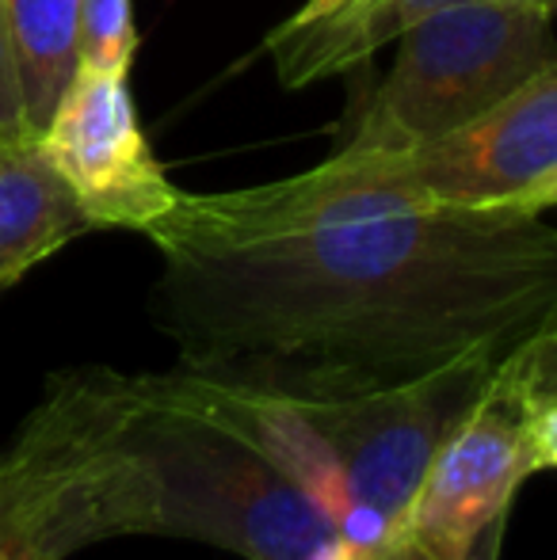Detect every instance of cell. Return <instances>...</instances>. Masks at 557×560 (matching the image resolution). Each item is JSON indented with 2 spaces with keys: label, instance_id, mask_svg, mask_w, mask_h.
I'll return each mask as SVG.
<instances>
[{
  "label": "cell",
  "instance_id": "obj_1",
  "mask_svg": "<svg viewBox=\"0 0 557 560\" xmlns=\"http://www.w3.org/2000/svg\"><path fill=\"white\" fill-rule=\"evenodd\" d=\"M149 317L179 366L290 400L504 362L557 332V225L439 207L248 241H164Z\"/></svg>",
  "mask_w": 557,
  "mask_h": 560
},
{
  "label": "cell",
  "instance_id": "obj_2",
  "mask_svg": "<svg viewBox=\"0 0 557 560\" xmlns=\"http://www.w3.org/2000/svg\"><path fill=\"white\" fill-rule=\"evenodd\" d=\"M156 374L69 366L46 377L0 450V557L69 560L112 538H164Z\"/></svg>",
  "mask_w": 557,
  "mask_h": 560
},
{
  "label": "cell",
  "instance_id": "obj_3",
  "mask_svg": "<svg viewBox=\"0 0 557 560\" xmlns=\"http://www.w3.org/2000/svg\"><path fill=\"white\" fill-rule=\"evenodd\" d=\"M557 164V66L527 77L462 130L402 153H344L290 179L179 195L149 241H248L439 207H504Z\"/></svg>",
  "mask_w": 557,
  "mask_h": 560
},
{
  "label": "cell",
  "instance_id": "obj_4",
  "mask_svg": "<svg viewBox=\"0 0 557 560\" xmlns=\"http://www.w3.org/2000/svg\"><path fill=\"white\" fill-rule=\"evenodd\" d=\"M394 43L390 73L344 118V153H402L439 141L557 66L554 15L531 0L446 8Z\"/></svg>",
  "mask_w": 557,
  "mask_h": 560
},
{
  "label": "cell",
  "instance_id": "obj_5",
  "mask_svg": "<svg viewBox=\"0 0 557 560\" xmlns=\"http://www.w3.org/2000/svg\"><path fill=\"white\" fill-rule=\"evenodd\" d=\"M164 443V538L207 541L245 560H313L336 526L248 443L202 408L184 366L156 374Z\"/></svg>",
  "mask_w": 557,
  "mask_h": 560
},
{
  "label": "cell",
  "instance_id": "obj_6",
  "mask_svg": "<svg viewBox=\"0 0 557 560\" xmlns=\"http://www.w3.org/2000/svg\"><path fill=\"white\" fill-rule=\"evenodd\" d=\"M500 362H459L394 389L298 400L348 472L356 526L348 541L382 549L402 534L423 477Z\"/></svg>",
  "mask_w": 557,
  "mask_h": 560
},
{
  "label": "cell",
  "instance_id": "obj_7",
  "mask_svg": "<svg viewBox=\"0 0 557 560\" xmlns=\"http://www.w3.org/2000/svg\"><path fill=\"white\" fill-rule=\"evenodd\" d=\"M527 477L523 389L504 359L439 446L397 538L439 560H497L500 526Z\"/></svg>",
  "mask_w": 557,
  "mask_h": 560
},
{
  "label": "cell",
  "instance_id": "obj_8",
  "mask_svg": "<svg viewBox=\"0 0 557 560\" xmlns=\"http://www.w3.org/2000/svg\"><path fill=\"white\" fill-rule=\"evenodd\" d=\"M35 141L92 229L149 233L184 195L149 149L127 77L119 73L77 69Z\"/></svg>",
  "mask_w": 557,
  "mask_h": 560
},
{
  "label": "cell",
  "instance_id": "obj_9",
  "mask_svg": "<svg viewBox=\"0 0 557 560\" xmlns=\"http://www.w3.org/2000/svg\"><path fill=\"white\" fill-rule=\"evenodd\" d=\"M192 377L202 408L218 423H225L241 443L253 446L287 485H294L336 526V534L348 538L356 526V495H351L340 457L333 454L317 423L305 416V408L279 393L248 389V385L218 382V377L202 374Z\"/></svg>",
  "mask_w": 557,
  "mask_h": 560
},
{
  "label": "cell",
  "instance_id": "obj_10",
  "mask_svg": "<svg viewBox=\"0 0 557 560\" xmlns=\"http://www.w3.org/2000/svg\"><path fill=\"white\" fill-rule=\"evenodd\" d=\"M462 4L481 0H310L271 31L264 50L287 89H305L363 66L413 23Z\"/></svg>",
  "mask_w": 557,
  "mask_h": 560
},
{
  "label": "cell",
  "instance_id": "obj_11",
  "mask_svg": "<svg viewBox=\"0 0 557 560\" xmlns=\"http://www.w3.org/2000/svg\"><path fill=\"white\" fill-rule=\"evenodd\" d=\"M84 233H92L89 218L38 141L0 133V290Z\"/></svg>",
  "mask_w": 557,
  "mask_h": 560
},
{
  "label": "cell",
  "instance_id": "obj_12",
  "mask_svg": "<svg viewBox=\"0 0 557 560\" xmlns=\"http://www.w3.org/2000/svg\"><path fill=\"white\" fill-rule=\"evenodd\" d=\"M4 8L20 66L23 118L31 138H38L81 69L84 0H4Z\"/></svg>",
  "mask_w": 557,
  "mask_h": 560
},
{
  "label": "cell",
  "instance_id": "obj_13",
  "mask_svg": "<svg viewBox=\"0 0 557 560\" xmlns=\"http://www.w3.org/2000/svg\"><path fill=\"white\" fill-rule=\"evenodd\" d=\"M138 50L130 0H84L81 8V66L130 77Z\"/></svg>",
  "mask_w": 557,
  "mask_h": 560
},
{
  "label": "cell",
  "instance_id": "obj_14",
  "mask_svg": "<svg viewBox=\"0 0 557 560\" xmlns=\"http://www.w3.org/2000/svg\"><path fill=\"white\" fill-rule=\"evenodd\" d=\"M523 450L531 472L557 469V393L523 397Z\"/></svg>",
  "mask_w": 557,
  "mask_h": 560
},
{
  "label": "cell",
  "instance_id": "obj_15",
  "mask_svg": "<svg viewBox=\"0 0 557 560\" xmlns=\"http://www.w3.org/2000/svg\"><path fill=\"white\" fill-rule=\"evenodd\" d=\"M508 366H512L523 397L557 393V332L523 343L515 354H508Z\"/></svg>",
  "mask_w": 557,
  "mask_h": 560
},
{
  "label": "cell",
  "instance_id": "obj_16",
  "mask_svg": "<svg viewBox=\"0 0 557 560\" xmlns=\"http://www.w3.org/2000/svg\"><path fill=\"white\" fill-rule=\"evenodd\" d=\"M0 133H27L20 66H15V46H12V27H8L4 0H0Z\"/></svg>",
  "mask_w": 557,
  "mask_h": 560
},
{
  "label": "cell",
  "instance_id": "obj_17",
  "mask_svg": "<svg viewBox=\"0 0 557 560\" xmlns=\"http://www.w3.org/2000/svg\"><path fill=\"white\" fill-rule=\"evenodd\" d=\"M557 207V164L546 176H538L531 187H523L520 195L504 202V210H520V214H543V210Z\"/></svg>",
  "mask_w": 557,
  "mask_h": 560
},
{
  "label": "cell",
  "instance_id": "obj_18",
  "mask_svg": "<svg viewBox=\"0 0 557 560\" xmlns=\"http://www.w3.org/2000/svg\"><path fill=\"white\" fill-rule=\"evenodd\" d=\"M374 560H439V557H431L428 549L417 546L413 538H394L382 549H374Z\"/></svg>",
  "mask_w": 557,
  "mask_h": 560
},
{
  "label": "cell",
  "instance_id": "obj_19",
  "mask_svg": "<svg viewBox=\"0 0 557 560\" xmlns=\"http://www.w3.org/2000/svg\"><path fill=\"white\" fill-rule=\"evenodd\" d=\"M531 4H538V8H546L550 15H557V0H531Z\"/></svg>",
  "mask_w": 557,
  "mask_h": 560
},
{
  "label": "cell",
  "instance_id": "obj_20",
  "mask_svg": "<svg viewBox=\"0 0 557 560\" xmlns=\"http://www.w3.org/2000/svg\"><path fill=\"white\" fill-rule=\"evenodd\" d=\"M0 560H4V557H0Z\"/></svg>",
  "mask_w": 557,
  "mask_h": 560
},
{
  "label": "cell",
  "instance_id": "obj_21",
  "mask_svg": "<svg viewBox=\"0 0 557 560\" xmlns=\"http://www.w3.org/2000/svg\"><path fill=\"white\" fill-rule=\"evenodd\" d=\"M371 560H374V557H371Z\"/></svg>",
  "mask_w": 557,
  "mask_h": 560
}]
</instances>
